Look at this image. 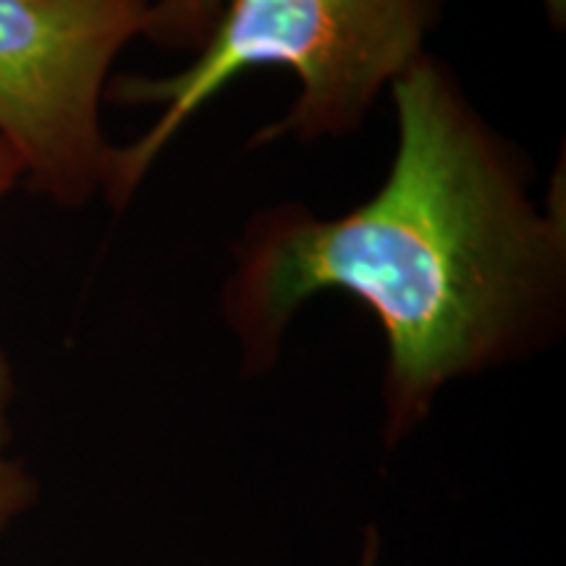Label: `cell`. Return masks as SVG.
<instances>
[{
  "mask_svg": "<svg viewBox=\"0 0 566 566\" xmlns=\"http://www.w3.org/2000/svg\"><path fill=\"white\" fill-rule=\"evenodd\" d=\"M391 90L399 150L384 187L328 221L302 208L265 212L239 247L226 315L265 359L310 296H357L384 325L396 433L443 384L501 359L556 315L566 197L558 174L537 208L512 147L428 53Z\"/></svg>",
  "mask_w": 566,
  "mask_h": 566,
  "instance_id": "6da1fadb",
  "label": "cell"
},
{
  "mask_svg": "<svg viewBox=\"0 0 566 566\" xmlns=\"http://www.w3.org/2000/svg\"><path fill=\"white\" fill-rule=\"evenodd\" d=\"M441 0H229L197 59L174 76H126L118 101L160 105L150 129L113 147L105 192L124 205L184 124L254 66H289L300 97L258 142L344 137L357 129L378 92L417 59Z\"/></svg>",
  "mask_w": 566,
  "mask_h": 566,
  "instance_id": "7a4b0ae2",
  "label": "cell"
},
{
  "mask_svg": "<svg viewBox=\"0 0 566 566\" xmlns=\"http://www.w3.org/2000/svg\"><path fill=\"white\" fill-rule=\"evenodd\" d=\"M153 0H0V137L32 189L61 205L105 187L101 132L111 63L147 32Z\"/></svg>",
  "mask_w": 566,
  "mask_h": 566,
  "instance_id": "3957f363",
  "label": "cell"
},
{
  "mask_svg": "<svg viewBox=\"0 0 566 566\" xmlns=\"http://www.w3.org/2000/svg\"><path fill=\"white\" fill-rule=\"evenodd\" d=\"M229 0H155L147 38L179 51H200Z\"/></svg>",
  "mask_w": 566,
  "mask_h": 566,
  "instance_id": "277c9868",
  "label": "cell"
},
{
  "mask_svg": "<svg viewBox=\"0 0 566 566\" xmlns=\"http://www.w3.org/2000/svg\"><path fill=\"white\" fill-rule=\"evenodd\" d=\"M32 501V483L24 470L3 451L0 441V533L11 525L13 516L24 512Z\"/></svg>",
  "mask_w": 566,
  "mask_h": 566,
  "instance_id": "5b68a950",
  "label": "cell"
},
{
  "mask_svg": "<svg viewBox=\"0 0 566 566\" xmlns=\"http://www.w3.org/2000/svg\"><path fill=\"white\" fill-rule=\"evenodd\" d=\"M21 176H24V168H21L19 155L13 153V147L9 145V142L0 137V200H3V195L9 192V189L21 179ZM11 391H13L11 367H9V363H6L3 352H0V415H3L6 405H9Z\"/></svg>",
  "mask_w": 566,
  "mask_h": 566,
  "instance_id": "8992f818",
  "label": "cell"
},
{
  "mask_svg": "<svg viewBox=\"0 0 566 566\" xmlns=\"http://www.w3.org/2000/svg\"><path fill=\"white\" fill-rule=\"evenodd\" d=\"M546 3V11L551 21H554V27H564L566 21V0H543Z\"/></svg>",
  "mask_w": 566,
  "mask_h": 566,
  "instance_id": "52a82bcc",
  "label": "cell"
}]
</instances>
